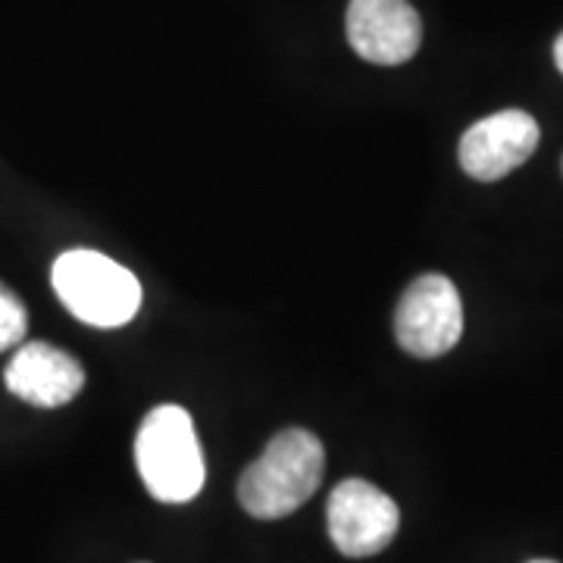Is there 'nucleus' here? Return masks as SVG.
<instances>
[{
    "instance_id": "f257e3e1",
    "label": "nucleus",
    "mask_w": 563,
    "mask_h": 563,
    "mask_svg": "<svg viewBox=\"0 0 563 563\" xmlns=\"http://www.w3.org/2000/svg\"><path fill=\"white\" fill-rule=\"evenodd\" d=\"M325 451L307 429H282L239 479V501L257 520H279L313 498L322 483Z\"/></svg>"
},
{
    "instance_id": "f03ea898",
    "label": "nucleus",
    "mask_w": 563,
    "mask_h": 563,
    "mask_svg": "<svg viewBox=\"0 0 563 563\" xmlns=\"http://www.w3.org/2000/svg\"><path fill=\"white\" fill-rule=\"evenodd\" d=\"M135 463L141 483L157 501H195L207 479V466L191 413L179 404L154 407L139 426Z\"/></svg>"
},
{
    "instance_id": "7ed1b4c3",
    "label": "nucleus",
    "mask_w": 563,
    "mask_h": 563,
    "mask_svg": "<svg viewBox=\"0 0 563 563\" xmlns=\"http://www.w3.org/2000/svg\"><path fill=\"white\" fill-rule=\"evenodd\" d=\"M51 282L63 307L76 320L98 329L125 325L139 313L144 298L139 279L122 263L88 247L60 254L51 269Z\"/></svg>"
},
{
    "instance_id": "20e7f679",
    "label": "nucleus",
    "mask_w": 563,
    "mask_h": 563,
    "mask_svg": "<svg viewBox=\"0 0 563 563\" xmlns=\"http://www.w3.org/2000/svg\"><path fill=\"white\" fill-rule=\"evenodd\" d=\"M463 335V303L454 282L439 273L407 285L395 310V339L407 354L432 361L448 354Z\"/></svg>"
},
{
    "instance_id": "39448f33",
    "label": "nucleus",
    "mask_w": 563,
    "mask_h": 563,
    "mask_svg": "<svg viewBox=\"0 0 563 563\" xmlns=\"http://www.w3.org/2000/svg\"><path fill=\"white\" fill-rule=\"evenodd\" d=\"M325 523L344 558H373L391 544L401 514L383 488L366 479H344L329 495Z\"/></svg>"
},
{
    "instance_id": "423d86ee",
    "label": "nucleus",
    "mask_w": 563,
    "mask_h": 563,
    "mask_svg": "<svg viewBox=\"0 0 563 563\" xmlns=\"http://www.w3.org/2000/svg\"><path fill=\"white\" fill-rule=\"evenodd\" d=\"M539 122L526 110H501L476 125L461 139V166L476 181H498L517 166H523L539 147Z\"/></svg>"
},
{
    "instance_id": "0eeeda50",
    "label": "nucleus",
    "mask_w": 563,
    "mask_h": 563,
    "mask_svg": "<svg viewBox=\"0 0 563 563\" xmlns=\"http://www.w3.org/2000/svg\"><path fill=\"white\" fill-rule=\"evenodd\" d=\"M344 25L354 54L366 63L401 66L420 51V13L407 0H351Z\"/></svg>"
},
{
    "instance_id": "6e6552de",
    "label": "nucleus",
    "mask_w": 563,
    "mask_h": 563,
    "mask_svg": "<svg viewBox=\"0 0 563 563\" xmlns=\"http://www.w3.org/2000/svg\"><path fill=\"white\" fill-rule=\"evenodd\" d=\"M7 388L32 407H63L85 388L81 363L47 342L22 344L7 363Z\"/></svg>"
},
{
    "instance_id": "1a4fd4ad",
    "label": "nucleus",
    "mask_w": 563,
    "mask_h": 563,
    "mask_svg": "<svg viewBox=\"0 0 563 563\" xmlns=\"http://www.w3.org/2000/svg\"><path fill=\"white\" fill-rule=\"evenodd\" d=\"M25 329H29L25 307L7 285H0V351L20 344L25 339Z\"/></svg>"
},
{
    "instance_id": "9d476101",
    "label": "nucleus",
    "mask_w": 563,
    "mask_h": 563,
    "mask_svg": "<svg viewBox=\"0 0 563 563\" xmlns=\"http://www.w3.org/2000/svg\"><path fill=\"white\" fill-rule=\"evenodd\" d=\"M554 63H558V69L563 73V32L558 35V41H554Z\"/></svg>"
},
{
    "instance_id": "9b49d317",
    "label": "nucleus",
    "mask_w": 563,
    "mask_h": 563,
    "mask_svg": "<svg viewBox=\"0 0 563 563\" xmlns=\"http://www.w3.org/2000/svg\"><path fill=\"white\" fill-rule=\"evenodd\" d=\"M529 563H558V561H529Z\"/></svg>"
}]
</instances>
